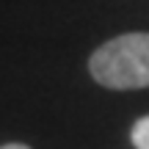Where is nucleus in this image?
Wrapping results in <instances>:
<instances>
[{"label":"nucleus","instance_id":"obj_2","mask_svg":"<svg viewBox=\"0 0 149 149\" xmlns=\"http://www.w3.org/2000/svg\"><path fill=\"white\" fill-rule=\"evenodd\" d=\"M130 141L135 149H149V116H141L130 130Z\"/></svg>","mask_w":149,"mask_h":149},{"label":"nucleus","instance_id":"obj_3","mask_svg":"<svg viewBox=\"0 0 149 149\" xmlns=\"http://www.w3.org/2000/svg\"><path fill=\"white\" fill-rule=\"evenodd\" d=\"M0 149H31V146H28V144H3Z\"/></svg>","mask_w":149,"mask_h":149},{"label":"nucleus","instance_id":"obj_1","mask_svg":"<svg viewBox=\"0 0 149 149\" xmlns=\"http://www.w3.org/2000/svg\"><path fill=\"white\" fill-rule=\"evenodd\" d=\"M88 72L105 88L127 91L149 86V33H122L100 44L88 58Z\"/></svg>","mask_w":149,"mask_h":149}]
</instances>
